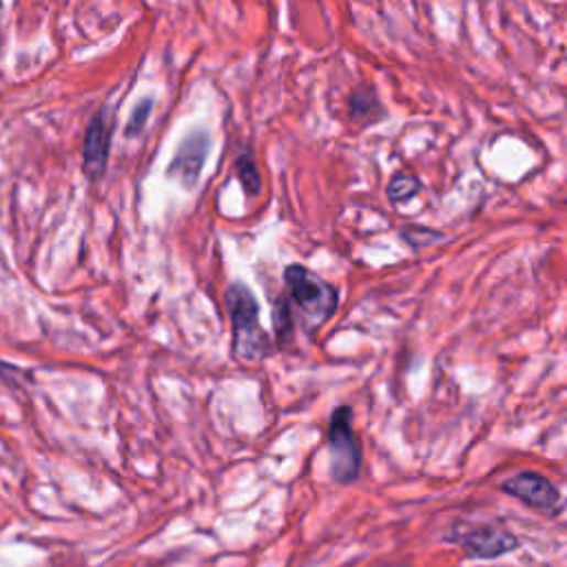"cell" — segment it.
I'll use <instances>...</instances> for the list:
<instances>
[{"label": "cell", "mask_w": 567, "mask_h": 567, "mask_svg": "<svg viewBox=\"0 0 567 567\" xmlns=\"http://www.w3.org/2000/svg\"><path fill=\"white\" fill-rule=\"evenodd\" d=\"M284 284L288 291L291 306L297 308L299 321L306 328V332H317L335 315L339 306L337 291L306 266H286Z\"/></svg>", "instance_id": "1"}, {"label": "cell", "mask_w": 567, "mask_h": 567, "mask_svg": "<svg viewBox=\"0 0 567 567\" xmlns=\"http://www.w3.org/2000/svg\"><path fill=\"white\" fill-rule=\"evenodd\" d=\"M227 306L233 326V350L242 361H260L271 350V339L260 324V306L253 293L236 282L227 291Z\"/></svg>", "instance_id": "2"}, {"label": "cell", "mask_w": 567, "mask_h": 567, "mask_svg": "<svg viewBox=\"0 0 567 567\" xmlns=\"http://www.w3.org/2000/svg\"><path fill=\"white\" fill-rule=\"evenodd\" d=\"M328 452H330V479L339 486L355 483L361 475L363 450L352 428V408L337 406L328 419Z\"/></svg>", "instance_id": "3"}, {"label": "cell", "mask_w": 567, "mask_h": 567, "mask_svg": "<svg viewBox=\"0 0 567 567\" xmlns=\"http://www.w3.org/2000/svg\"><path fill=\"white\" fill-rule=\"evenodd\" d=\"M450 543L459 545L468 558L475 560H494L519 547V536L499 525L490 523H470L464 527H455L448 536Z\"/></svg>", "instance_id": "4"}, {"label": "cell", "mask_w": 567, "mask_h": 567, "mask_svg": "<svg viewBox=\"0 0 567 567\" xmlns=\"http://www.w3.org/2000/svg\"><path fill=\"white\" fill-rule=\"evenodd\" d=\"M501 490L525 503L532 510H541V512H556L560 508V490L541 472H519L510 479H505L501 483Z\"/></svg>", "instance_id": "5"}, {"label": "cell", "mask_w": 567, "mask_h": 567, "mask_svg": "<svg viewBox=\"0 0 567 567\" xmlns=\"http://www.w3.org/2000/svg\"><path fill=\"white\" fill-rule=\"evenodd\" d=\"M209 146H211L209 133L205 131L188 133L177 146L168 164V175L177 179L184 188H194L200 182V175L209 155Z\"/></svg>", "instance_id": "6"}, {"label": "cell", "mask_w": 567, "mask_h": 567, "mask_svg": "<svg viewBox=\"0 0 567 567\" xmlns=\"http://www.w3.org/2000/svg\"><path fill=\"white\" fill-rule=\"evenodd\" d=\"M109 142H111V131H109L105 111H100L87 124L85 146H83L85 175L89 179H100L102 177V173L107 168V160H109Z\"/></svg>", "instance_id": "7"}, {"label": "cell", "mask_w": 567, "mask_h": 567, "mask_svg": "<svg viewBox=\"0 0 567 567\" xmlns=\"http://www.w3.org/2000/svg\"><path fill=\"white\" fill-rule=\"evenodd\" d=\"M348 113L352 120L374 122L382 118V105L370 87H359L348 98Z\"/></svg>", "instance_id": "8"}, {"label": "cell", "mask_w": 567, "mask_h": 567, "mask_svg": "<svg viewBox=\"0 0 567 567\" xmlns=\"http://www.w3.org/2000/svg\"><path fill=\"white\" fill-rule=\"evenodd\" d=\"M419 188H422V182H419L417 175H413V173H400V175H395V177L391 179V184H389V188H386V194H389V200H391V203L402 205V203L415 198V196L419 194Z\"/></svg>", "instance_id": "9"}, {"label": "cell", "mask_w": 567, "mask_h": 567, "mask_svg": "<svg viewBox=\"0 0 567 567\" xmlns=\"http://www.w3.org/2000/svg\"><path fill=\"white\" fill-rule=\"evenodd\" d=\"M236 166H238V177H240V182L244 186L247 196H258L260 188H262V179H260V171H258V164H255L253 155L251 153H242L238 157Z\"/></svg>", "instance_id": "10"}, {"label": "cell", "mask_w": 567, "mask_h": 567, "mask_svg": "<svg viewBox=\"0 0 567 567\" xmlns=\"http://www.w3.org/2000/svg\"><path fill=\"white\" fill-rule=\"evenodd\" d=\"M273 326H275V337L280 346H284L286 339H291L293 335V308L284 297L277 299V308L273 313Z\"/></svg>", "instance_id": "11"}, {"label": "cell", "mask_w": 567, "mask_h": 567, "mask_svg": "<svg viewBox=\"0 0 567 567\" xmlns=\"http://www.w3.org/2000/svg\"><path fill=\"white\" fill-rule=\"evenodd\" d=\"M151 109H153V100L151 98H146V100L135 105V109H133V113H131V118L127 122V135L129 138H135V135L142 133V129H144V124L149 120Z\"/></svg>", "instance_id": "12"}, {"label": "cell", "mask_w": 567, "mask_h": 567, "mask_svg": "<svg viewBox=\"0 0 567 567\" xmlns=\"http://www.w3.org/2000/svg\"><path fill=\"white\" fill-rule=\"evenodd\" d=\"M402 238H404L413 249H424V247L433 244L435 240H439V238H444V236L437 233V231L424 229V227H413V229H404V231H402Z\"/></svg>", "instance_id": "13"}, {"label": "cell", "mask_w": 567, "mask_h": 567, "mask_svg": "<svg viewBox=\"0 0 567 567\" xmlns=\"http://www.w3.org/2000/svg\"><path fill=\"white\" fill-rule=\"evenodd\" d=\"M21 380V370L10 366L8 361H0V384H17Z\"/></svg>", "instance_id": "14"}]
</instances>
